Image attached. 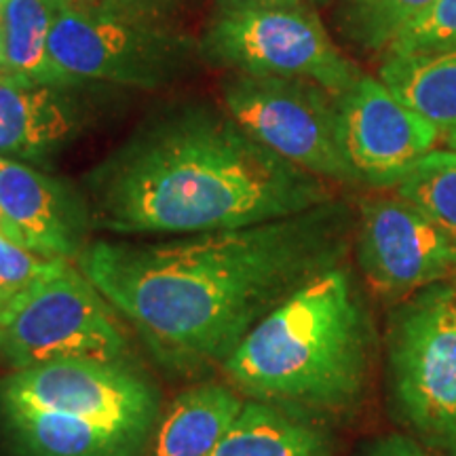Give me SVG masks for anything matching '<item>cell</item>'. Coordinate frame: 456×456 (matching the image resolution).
<instances>
[{
    "instance_id": "7",
    "label": "cell",
    "mask_w": 456,
    "mask_h": 456,
    "mask_svg": "<svg viewBox=\"0 0 456 456\" xmlns=\"http://www.w3.org/2000/svg\"><path fill=\"white\" fill-rule=\"evenodd\" d=\"M224 110L256 142L328 182L359 184L340 144L338 95L302 78L235 72Z\"/></svg>"
},
{
    "instance_id": "6",
    "label": "cell",
    "mask_w": 456,
    "mask_h": 456,
    "mask_svg": "<svg viewBox=\"0 0 456 456\" xmlns=\"http://www.w3.org/2000/svg\"><path fill=\"white\" fill-rule=\"evenodd\" d=\"M389 368L408 425L456 456V285L420 289L393 313Z\"/></svg>"
},
{
    "instance_id": "3",
    "label": "cell",
    "mask_w": 456,
    "mask_h": 456,
    "mask_svg": "<svg viewBox=\"0 0 456 456\" xmlns=\"http://www.w3.org/2000/svg\"><path fill=\"white\" fill-rule=\"evenodd\" d=\"M372 326L345 269L323 273L248 334L222 372L243 397L294 416L357 406L368 385Z\"/></svg>"
},
{
    "instance_id": "20",
    "label": "cell",
    "mask_w": 456,
    "mask_h": 456,
    "mask_svg": "<svg viewBox=\"0 0 456 456\" xmlns=\"http://www.w3.org/2000/svg\"><path fill=\"white\" fill-rule=\"evenodd\" d=\"M406 199L456 245V151H433L395 184Z\"/></svg>"
},
{
    "instance_id": "27",
    "label": "cell",
    "mask_w": 456,
    "mask_h": 456,
    "mask_svg": "<svg viewBox=\"0 0 456 456\" xmlns=\"http://www.w3.org/2000/svg\"><path fill=\"white\" fill-rule=\"evenodd\" d=\"M7 302H9V296H4L3 292H0V309H3V306L7 305Z\"/></svg>"
},
{
    "instance_id": "15",
    "label": "cell",
    "mask_w": 456,
    "mask_h": 456,
    "mask_svg": "<svg viewBox=\"0 0 456 456\" xmlns=\"http://www.w3.org/2000/svg\"><path fill=\"white\" fill-rule=\"evenodd\" d=\"M243 406L241 393L222 383H201L180 393L159 423L152 456H209Z\"/></svg>"
},
{
    "instance_id": "5",
    "label": "cell",
    "mask_w": 456,
    "mask_h": 456,
    "mask_svg": "<svg viewBox=\"0 0 456 456\" xmlns=\"http://www.w3.org/2000/svg\"><path fill=\"white\" fill-rule=\"evenodd\" d=\"M3 355L15 370L55 359L127 362V336L114 306L70 260L11 296L0 309Z\"/></svg>"
},
{
    "instance_id": "22",
    "label": "cell",
    "mask_w": 456,
    "mask_h": 456,
    "mask_svg": "<svg viewBox=\"0 0 456 456\" xmlns=\"http://www.w3.org/2000/svg\"><path fill=\"white\" fill-rule=\"evenodd\" d=\"M61 258H47L26 245L17 243L7 232L0 231V292L4 296H15L28 285L43 277L53 269V265Z\"/></svg>"
},
{
    "instance_id": "29",
    "label": "cell",
    "mask_w": 456,
    "mask_h": 456,
    "mask_svg": "<svg viewBox=\"0 0 456 456\" xmlns=\"http://www.w3.org/2000/svg\"><path fill=\"white\" fill-rule=\"evenodd\" d=\"M0 355H3V336H0Z\"/></svg>"
},
{
    "instance_id": "1",
    "label": "cell",
    "mask_w": 456,
    "mask_h": 456,
    "mask_svg": "<svg viewBox=\"0 0 456 456\" xmlns=\"http://www.w3.org/2000/svg\"><path fill=\"white\" fill-rule=\"evenodd\" d=\"M349 205L163 241L95 239L74 265L121 313L163 368L201 376L224 366L289 296L338 269L353 245Z\"/></svg>"
},
{
    "instance_id": "9",
    "label": "cell",
    "mask_w": 456,
    "mask_h": 456,
    "mask_svg": "<svg viewBox=\"0 0 456 456\" xmlns=\"http://www.w3.org/2000/svg\"><path fill=\"white\" fill-rule=\"evenodd\" d=\"M0 410H41L148 436L157 393L127 362L55 359L0 380Z\"/></svg>"
},
{
    "instance_id": "21",
    "label": "cell",
    "mask_w": 456,
    "mask_h": 456,
    "mask_svg": "<svg viewBox=\"0 0 456 456\" xmlns=\"http://www.w3.org/2000/svg\"><path fill=\"white\" fill-rule=\"evenodd\" d=\"M444 49H456V0H436L433 7L414 21L387 53H423Z\"/></svg>"
},
{
    "instance_id": "30",
    "label": "cell",
    "mask_w": 456,
    "mask_h": 456,
    "mask_svg": "<svg viewBox=\"0 0 456 456\" xmlns=\"http://www.w3.org/2000/svg\"><path fill=\"white\" fill-rule=\"evenodd\" d=\"M322 3H326V0H322Z\"/></svg>"
},
{
    "instance_id": "23",
    "label": "cell",
    "mask_w": 456,
    "mask_h": 456,
    "mask_svg": "<svg viewBox=\"0 0 456 456\" xmlns=\"http://www.w3.org/2000/svg\"><path fill=\"white\" fill-rule=\"evenodd\" d=\"M366 456H436V454L427 452L425 448H420L419 444L412 440H406V437L391 436L376 442L374 446L368 450Z\"/></svg>"
},
{
    "instance_id": "8",
    "label": "cell",
    "mask_w": 456,
    "mask_h": 456,
    "mask_svg": "<svg viewBox=\"0 0 456 456\" xmlns=\"http://www.w3.org/2000/svg\"><path fill=\"white\" fill-rule=\"evenodd\" d=\"M203 51L209 60L235 72L302 78L334 95L345 94L363 74L302 4L222 11L208 30Z\"/></svg>"
},
{
    "instance_id": "14",
    "label": "cell",
    "mask_w": 456,
    "mask_h": 456,
    "mask_svg": "<svg viewBox=\"0 0 456 456\" xmlns=\"http://www.w3.org/2000/svg\"><path fill=\"white\" fill-rule=\"evenodd\" d=\"M0 423L15 456H140L148 437L41 410H0Z\"/></svg>"
},
{
    "instance_id": "16",
    "label": "cell",
    "mask_w": 456,
    "mask_h": 456,
    "mask_svg": "<svg viewBox=\"0 0 456 456\" xmlns=\"http://www.w3.org/2000/svg\"><path fill=\"white\" fill-rule=\"evenodd\" d=\"M379 78L456 146V49L387 53Z\"/></svg>"
},
{
    "instance_id": "4",
    "label": "cell",
    "mask_w": 456,
    "mask_h": 456,
    "mask_svg": "<svg viewBox=\"0 0 456 456\" xmlns=\"http://www.w3.org/2000/svg\"><path fill=\"white\" fill-rule=\"evenodd\" d=\"M47 55L60 85L159 89L184 77L197 47L159 24L157 15L81 11L66 3L51 28Z\"/></svg>"
},
{
    "instance_id": "19",
    "label": "cell",
    "mask_w": 456,
    "mask_h": 456,
    "mask_svg": "<svg viewBox=\"0 0 456 456\" xmlns=\"http://www.w3.org/2000/svg\"><path fill=\"white\" fill-rule=\"evenodd\" d=\"M436 0H338L336 20L342 37L366 51H389Z\"/></svg>"
},
{
    "instance_id": "26",
    "label": "cell",
    "mask_w": 456,
    "mask_h": 456,
    "mask_svg": "<svg viewBox=\"0 0 456 456\" xmlns=\"http://www.w3.org/2000/svg\"><path fill=\"white\" fill-rule=\"evenodd\" d=\"M68 4L74 9H81V11H91V9H100L102 0H66Z\"/></svg>"
},
{
    "instance_id": "28",
    "label": "cell",
    "mask_w": 456,
    "mask_h": 456,
    "mask_svg": "<svg viewBox=\"0 0 456 456\" xmlns=\"http://www.w3.org/2000/svg\"><path fill=\"white\" fill-rule=\"evenodd\" d=\"M4 4H7V0H0V20H3V11H4Z\"/></svg>"
},
{
    "instance_id": "17",
    "label": "cell",
    "mask_w": 456,
    "mask_h": 456,
    "mask_svg": "<svg viewBox=\"0 0 456 456\" xmlns=\"http://www.w3.org/2000/svg\"><path fill=\"white\" fill-rule=\"evenodd\" d=\"M209 456H330V440L306 419L249 399Z\"/></svg>"
},
{
    "instance_id": "18",
    "label": "cell",
    "mask_w": 456,
    "mask_h": 456,
    "mask_svg": "<svg viewBox=\"0 0 456 456\" xmlns=\"http://www.w3.org/2000/svg\"><path fill=\"white\" fill-rule=\"evenodd\" d=\"M66 0H7L0 20V74H20L57 83L47 43Z\"/></svg>"
},
{
    "instance_id": "10",
    "label": "cell",
    "mask_w": 456,
    "mask_h": 456,
    "mask_svg": "<svg viewBox=\"0 0 456 456\" xmlns=\"http://www.w3.org/2000/svg\"><path fill=\"white\" fill-rule=\"evenodd\" d=\"M355 248L368 285L385 300H406L456 279V245L399 195L363 199Z\"/></svg>"
},
{
    "instance_id": "2",
    "label": "cell",
    "mask_w": 456,
    "mask_h": 456,
    "mask_svg": "<svg viewBox=\"0 0 456 456\" xmlns=\"http://www.w3.org/2000/svg\"><path fill=\"white\" fill-rule=\"evenodd\" d=\"M94 231L192 235L288 218L334 201L328 180L256 142L224 108L148 118L85 178Z\"/></svg>"
},
{
    "instance_id": "24",
    "label": "cell",
    "mask_w": 456,
    "mask_h": 456,
    "mask_svg": "<svg viewBox=\"0 0 456 456\" xmlns=\"http://www.w3.org/2000/svg\"><path fill=\"white\" fill-rule=\"evenodd\" d=\"M165 0H102V11L123 15H152L163 7Z\"/></svg>"
},
{
    "instance_id": "12",
    "label": "cell",
    "mask_w": 456,
    "mask_h": 456,
    "mask_svg": "<svg viewBox=\"0 0 456 456\" xmlns=\"http://www.w3.org/2000/svg\"><path fill=\"white\" fill-rule=\"evenodd\" d=\"M0 231L47 258L77 262L91 243L85 192L32 165L0 157Z\"/></svg>"
},
{
    "instance_id": "11",
    "label": "cell",
    "mask_w": 456,
    "mask_h": 456,
    "mask_svg": "<svg viewBox=\"0 0 456 456\" xmlns=\"http://www.w3.org/2000/svg\"><path fill=\"white\" fill-rule=\"evenodd\" d=\"M340 144L357 182L389 188L436 151L440 134L380 78L362 74L338 95Z\"/></svg>"
},
{
    "instance_id": "25",
    "label": "cell",
    "mask_w": 456,
    "mask_h": 456,
    "mask_svg": "<svg viewBox=\"0 0 456 456\" xmlns=\"http://www.w3.org/2000/svg\"><path fill=\"white\" fill-rule=\"evenodd\" d=\"M222 11H243V9H277V7H298L300 0H220Z\"/></svg>"
},
{
    "instance_id": "13",
    "label": "cell",
    "mask_w": 456,
    "mask_h": 456,
    "mask_svg": "<svg viewBox=\"0 0 456 456\" xmlns=\"http://www.w3.org/2000/svg\"><path fill=\"white\" fill-rule=\"evenodd\" d=\"M72 89L0 74V157L45 165L78 138L87 112Z\"/></svg>"
}]
</instances>
